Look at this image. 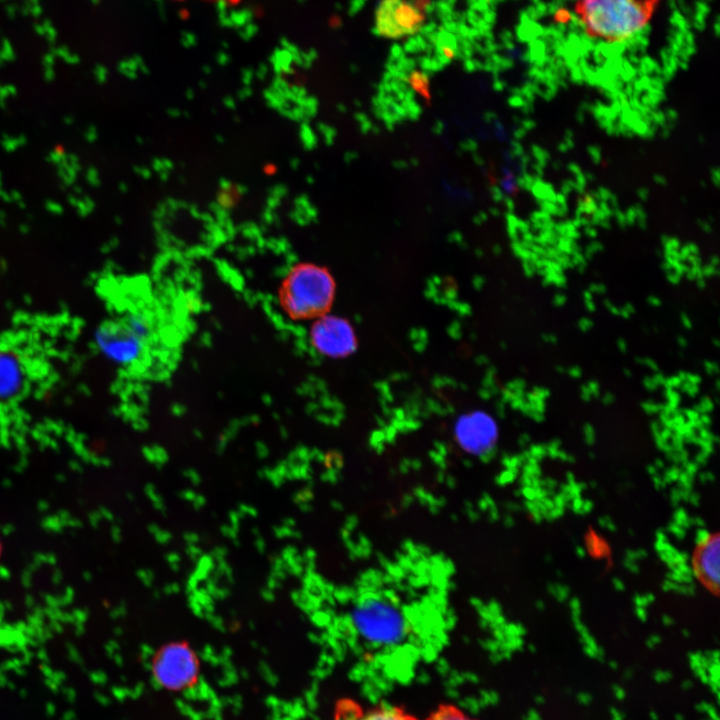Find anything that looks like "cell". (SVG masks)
Returning a JSON list of instances; mask_svg holds the SVG:
<instances>
[{"label":"cell","mask_w":720,"mask_h":720,"mask_svg":"<svg viewBox=\"0 0 720 720\" xmlns=\"http://www.w3.org/2000/svg\"><path fill=\"white\" fill-rule=\"evenodd\" d=\"M238 512H239L241 515H243V514L249 515V516H256V515H257V510H256L253 506L248 505V504H240V505H239Z\"/></svg>","instance_id":"obj_22"},{"label":"cell","mask_w":720,"mask_h":720,"mask_svg":"<svg viewBox=\"0 0 720 720\" xmlns=\"http://www.w3.org/2000/svg\"><path fill=\"white\" fill-rule=\"evenodd\" d=\"M26 381V367L23 358L11 347L0 345V400L18 395Z\"/></svg>","instance_id":"obj_9"},{"label":"cell","mask_w":720,"mask_h":720,"mask_svg":"<svg viewBox=\"0 0 720 720\" xmlns=\"http://www.w3.org/2000/svg\"><path fill=\"white\" fill-rule=\"evenodd\" d=\"M649 716L651 720H659V717L655 711H650Z\"/></svg>","instance_id":"obj_46"},{"label":"cell","mask_w":720,"mask_h":720,"mask_svg":"<svg viewBox=\"0 0 720 720\" xmlns=\"http://www.w3.org/2000/svg\"><path fill=\"white\" fill-rule=\"evenodd\" d=\"M692 686H693V683H692L691 680H684V681L681 683V687H682V689H684V690H688V689L692 688Z\"/></svg>","instance_id":"obj_42"},{"label":"cell","mask_w":720,"mask_h":720,"mask_svg":"<svg viewBox=\"0 0 720 720\" xmlns=\"http://www.w3.org/2000/svg\"><path fill=\"white\" fill-rule=\"evenodd\" d=\"M413 88L421 94V96H428V86L426 82H424L423 78L419 77L418 75H415L414 78L411 80Z\"/></svg>","instance_id":"obj_16"},{"label":"cell","mask_w":720,"mask_h":720,"mask_svg":"<svg viewBox=\"0 0 720 720\" xmlns=\"http://www.w3.org/2000/svg\"><path fill=\"white\" fill-rule=\"evenodd\" d=\"M612 690H613L614 695H615V697H616L617 699L623 700V699L625 698L626 693H625V691H624V689H623L622 687H620V686H618V685H613Z\"/></svg>","instance_id":"obj_33"},{"label":"cell","mask_w":720,"mask_h":720,"mask_svg":"<svg viewBox=\"0 0 720 720\" xmlns=\"http://www.w3.org/2000/svg\"><path fill=\"white\" fill-rule=\"evenodd\" d=\"M237 531L238 530L231 525H224L221 528V532L223 533V535L232 540H235L237 538Z\"/></svg>","instance_id":"obj_23"},{"label":"cell","mask_w":720,"mask_h":720,"mask_svg":"<svg viewBox=\"0 0 720 720\" xmlns=\"http://www.w3.org/2000/svg\"><path fill=\"white\" fill-rule=\"evenodd\" d=\"M279 580H277L275 577L270 576V578L267 581V588L274 590L276 587H278Z\"/></svg>","instance_id":"obj_37"},{"label":"cell","mask_w":720,"mask_h":720,"mask_svg":"<svg viewBox=\"0 0 720 720\" xmlns=\"http://www.w3.org/2000/svg\"><path fill=\"white\" fill-rule=\"evenodd\" d=\"M183 538L188 544H196L199 541V536L194 532L184 533Z\"/></svg>","instance_id":"obj_30"},{"label":"cell","mask_w":720,"mask_h":720,"mask_svg":"<svg viewBox=\"0 0 720 720\" xmlns=\"http://www.w3.org/2000/svg\"><path fill=\"white\" fill-rule=\"evenodd\" d=\"M706 713H708V715L710 716L711 720H719L718 715H717V711H716V709L714 708L713 705L709 708V710H708Z\"/></svg>","instance_id":"obj_40"},{"label":"cell","mask_w":720,"mask_h":720,"mask_svg":"<svg viewBox=\"0 0 720 720\" xmlns=\"http://www.w3.org/2000/svg\"><path fill=\"white\" fill-rule=\"evenodd\" d=\"M424 17V5L420 0H382L376 13V25L382 35L399 38L416 32Z\"/></svg>","instance_id":"obj_7"},{"label":"cell","mask_w":720,"mask_h":720,"mask_svg":"<svg viewBox=\"0 0 720 720\" xmlns=\"http://www.w3.org/2000/svg\"><path fill=\"white\" fill-rule=\"evenodd\" d=\"M261 594H262V597H263L266 601H273V600H274L273 590H271V589H269V588H266V589L262 590V593H261Z\"/></svg>","instance_id":"obj_35"},{"label":"cell","mask_w":720,"mask_h":720,"mask_svg":"<svg viewBox=\"0 0 720 720\" xmlns=\"http://www.w3.org/2000/svg\"><path fill=\"white\" fill-rule=\"evenodd\" d=\"M182 1H184V0H182ZM204 1L223 3V4H227V5H235V4L239 3L241 0H204Z\"/></svg>","instance_id":"obj_38"},{"label":"cell","mask_w":720,"mask_h":720,"mask_svg":"<svg viewBox=\"0 0 720 720\" xmlns=\"http://www.w3.org/2000/svg\"><path fill=\"white\" fill-rule=\"evenodd\" d=\"M610 666H611L612 668H614V669L617 668V665H616L614 662H611V663H610Z\"/></svg>","instance_id":"obj_49"},{"label":"cell","mask_w":720,"mask_h":720,"mask_svg":"<svg viewBox=\"0 0 720 720\" xmlns=\"http://www.w3.org/2000/svg\"><path fill=\"white\" fill-rule=\"evenodd\" d=\"M718 538L707 536L699 544L695 555V568L697 575L705 584L716 586L718 584V558H719Z\"/></svg>","instance_id":"obj_10"},{"label":"cell","mask_w":720,"mask_h":720,"mask_svg":"<svg viewBox=\"0 0 720 720\" xmlns=\"http://www.w3.org/2000/svg\"><path fill=\"white\" fill-rule=\"evenodd\" d=\"M357 720H418L414 715L395 705L375 706L363 713Z\"/></svg>","instance_id":"obj_11"},{"label":"cell","mask_w":720,"mask_h":720,"mask_svg":"<svg viewBox=\"0 0 720 720\" xmlns=\"http://www.w3.org/2000/svg\"><path fill=\"white\" fill-rule=\"evenodd\" d=\"M186 553L192 559H196L201 556V550L196 544H188L186 547Z\"/></svg>","instance_id":"obj_20"},{"label":"cell","mask_w":720,"mask_h":720,"mask_svg":"<svg viewBox=\"0 0 720 720\" xmlns=\"http://www.w3.org/2000/svg\"><path fill=\"white\" fill-rule=\"evenodd\" d=\"M653 677L656 682L662 683L669 681L672 678V674L670 672L655 671Z\"/></svg>","instance_id":"obj_24"},{"label":"cell","mask_w":720,"mask_h":720,"mask_svg":"<svg viewBox=\"0 0 720 720\" xmlns=\"http://www.w3.org/2000/svg\"><path fill=\"white\" fill-rule=\"evenodd\" d=\"M165 594H176L180 591V586L177 583H170L164 586L163 589Z\"/></svg>","instance_id":"obj_28"},{"label":"cell","mask_w":720,"mask_h":720,"mask_svg":"<svg viewBox=\"0 0 720 720\" xmlns=\"http://www.w3.org/2000/svg\"><path fill=\"white\" fill-rule=\"evenodd\" d=\"M198 582V578L192 573L187 580L186 589L188 593H192L194 590L197 589Z\"/></svg>","instance_id":"obj_27"},{"label":"cell","mask_w":720,"mask_h":720,"mask_svg":"<svg viewBox=\"0 0 720 720\" xmlns=\"http://www.w3.org/2000/svg\"><path fill=\"white\" fill-rule=\"evenodd\" d=\"M241 514L238 511H231L229 513L230 525L238 530L240 524Z\"/></svg>","instance_id":"obj_26"},{"label":"cell","mask_w":720,"mask_h":720,"mask_svg":"<svg viewBox=\"0 0 720 720\" xmlns=\"http://www.w3.org/2000/svg\"><path fill=\"white\" fill-rule=\"evenodd\" d=\"M1 553H2V545H1V542H0V557H1Z\"/></svg>","instance_id":"obj_50"},{"label":"cell","mask_w":720,"mask_h":720,"mask_svg":"<svg viewBox=\"0 0 720 720\" xmlns=\"http://www.w3.org/2000/svg\"><path fill=\"white\" fill-rule=\"evenodd\" d=\"M139 577L142 582L147 586H150L154 580L153 573L150 570H141L139 572Z\"/></svg>","instance_id":"obj_21"},{"label":"cell","mask_w":720,"mask_h":720,"mask_svg":"<svg viewBox=\"0 0 720 720\" xmlns=\"http://www.w3.org/2000/svg\"><path fill=\"white\" fill-rule=\"evenodd\" d=\"M357 630L372 642L386 643L397 640L403 632L399 611L380 599H367L352 613Z\"/></svg>","instance_id":"obj_5"},{"label":"cell","mask_w":720,"mask_h":720,"mask_svg":"<svg viewBox=\"0 0 720 720\" xmlns=\"http://www.w3.org/2000/svg\"><path fill=\"white\" fill-rule=\"evenodd\" d=\"M455 434L463 449L473 454H482L495 444L497 426L489 415L475 411L458 419Z\"/></svg>","instance_id":"obj_8"},{"label":"cell","mask_w":720,"mask_h":720,"mask_svg":"<svg viewBox=\"0 0 720 720\" xmlns=\"http://www.w3.org/2000/svg\"><path fill=\"white\" fill-rule=\"evenodd\" d=\"M612 720H623V719H619V718H612Z\"/></svg>","instance_id":"obj_51"},{"label":"cell","mask_w":720,"mask_h":720,"mask_svg":"<svg viewBox=\"0 0 720 720\" xmlns=\"http://www.w3.org/2000/svg\"><path fill=\"white\" fill-rule=\"evenodd\" d=\"M675 720H684V716L678 713L675 715Z\"/></svg>","instance_id":"obj_47"},{"label":"cell","mask_w":720,"mask_h":720,"mask_svg":"<svg viewBox=\"0 0 720 720\" xmlns=\"http://www.w3.org/2000/svg\"><path fill=\"white\" fill-rule=\"evenodd\" d=\"M577 700L583 705H589L592 701V696L586 692H580L577 694Z\"/></svg>","instance_id":"obj_29"},{"label":"cell","mask_w":720,"mask_h":720,"mask_svg":"<svg viewBox=\"0 0 720 720\" xmlns=\"http://www.w3.org/2000/svg\"><path fill=\"white\" fill-rule=\"evenodd\" d=\"M149 531H150L151 534L154 536L155 540H156L158 543L163 544V545H164V544H167V543L171 540V538H172L170 532L161 529V528H160L159 526H157L156 524L150 525V526H149Z\"/></svg>","instance_id":"obj_15"},{"label":"cell","mask_w":720,"mask_h":720,"mask_svg":"<svg viewBox=\"0 0 720 720\" xmlns=\"http://www.w3.org/2000/svg\"><path fill=\"white\" fill-rule=\"evenodd\" d=\"M610 712H611L612 718H619V719H623V720H624L625 714H623V713L620 712L619 710H617V709H615V708L612 707V708L610 709Z\"/></svg>","instance_id":"obj_39"},{"label":"cell","mask_w":720,"mask_h":720,"mask_svg":"<svg viewBox=\"0 0 720 720\" xmlns=\"http://www.w3.org/2000/svg\"><path fill=\"white\" fill-rule=\"evenodd\" d=\"M166 561L169 563V565L172 567L173 570H177L178 564L180 562V556L178 553L169 552L166 555Z\"/></svg>","instance_id":"obj_18"},{"label":"cell","mask_w":720,"mask_h":720,"mask_svg":"<svg viewBox=\"0 0 720 720\" xmlns=\"http://www.w3.org/2000/svg\"><path fill=\"white\" fill-rule=\"evenodd\" d=\"M226 554H227V550L225 548L216 547L213 549L211 557L216 561H220V560H224V557L226 556Z\"/></svg>","instance_id":"obj_25"},{"label":"cell","mask_w":720,"mask_h":720,"mask_svg":"<svg viewBox=\"0 0 720 720\" xmlns=\"http://www.w3.org/2000/svg\"><path fill=\"white\" fill-rule=\"evenodd\" d=\"M535 700H536V702H537L538 704H543V703L545 702L544 696H541V695H537V696L535 697Z\"/></svg>","instance_id":"obj_45"},{"label":"cell","mask_w":720,"mask_h":720,"mask_svg":"<svg viewBox=\"0 0 720 720\" xmlns=\"http://www.w3.org/2000/svg\"><path fill=\"white\" fill-rule=\"evenodd\" d=\"M265 546H266V545H265V541L263 540V538L260 537V535H257V536H256V539H255V547H256V549H257L260 553H263L264 550H265Z\"/></svg>","instance_id":"obj_34"},{"label":"cell","mask_w":720,"mask_h":720,"mask_svg":"<svg viewBox=\"0 0 720 720\" xmlns=\"http://www.w3.org/2000/svg\"><path fill=\"white\" fill-rule=\"evenodd\" d=\"M214 561L215 560L211 557V555H201L198 558L197 566L193 574L199 581L205 579L213 570L215 567Z\"/></svg>","instance_id":"obj_13"},{"label":"cell","mask_w":720,"mask_h":720,"mask_svg":"<svg viewBox=\"0 0 720 720\" xmlns=\"http://www.w3.org/2000/svg\"><path fill=\"white\" fill-rule=\"evenodd\" d=\"M294 524H295V523H294L293 519H290V518H289V519H285L284 522H283V525H285V526H287V527H290V528H291Z\"/></svg>","instance_id":"obj_44"},{"label":"cell","mask_w":720,"mask_h":720,"mask_svg":"<svg viewBox=\"0 0 720 720\" xmlns=\"http://www.w3.org/2000/svg\"><path fill=\"white\" fill-rule=\"evenodd\" d=\"M189 607L196 616H204V609L191 596L189 597Z\"/></svg>","instance_id":"obj_19"},{"label":"cell","mask_w":720,"mask_h":720,"mask_svg":"<svg viewBox=\"0 0 720 720\" xmlns=\"http://www.w3.org/2000/svg\"><path fill=\"white\" fill-rule=\"evenodd\" d=\"M310 341L315 350L332 358H342L355 350L356 337L349 322L323 314L313 323Z\"/></svg>","instance_id":"obj_6"},{"label":"cell","mask_w":720,"mask_h":720,"mask_svg":"<svg viewBox=\"0 0 720 720\" xmlns=\"http://www.w3.org/2000/svg\"><path fill=\"white\" fill-rule=\"evenodd\" d=\"M151 671L161 687L170 691H182L197 683L199 661L186 643L172 642L153 655Z\"/></svg>","instance_id":"obj_3"},{"label":"cell","mask_w":720,"mask_h":720,"mask_svg":"<svg viewBox=\"0 0 720 720\" xmlns=\"http://www.w3.org/2000/svg\"><path fill=\"white\" fill-rule=\"evenodd\" d=\"M335 283L329 271L317 264L299 263L290 268L278 290L283 312L293 320L318 318L332 304Z\"/></svg>","instance_id":"obj_2"},{"label":"cell","mask_w":720,"mask_h":720,"mask_svg":"<svg viewBox=\"0 0 720 720\" xmlns=\"http://www.w3.org/2000/svg\"><path fill=\"white\" fill-rule=\"evenodd\" d=\"M145 492L149 499L152 501L155 509L161 513H164L166 510L165 504L161 495L157 492L156 488L153 485H147L145 488Z\"/></svg>","instance_id":"obj_14"},{"label":"cell","mask_w":720,"mask_h":720,"mask_svg":"<svg viewBox=\"0 0 720 720\" xmlns=\"http://www.w3.org/2000/svg\"><path fill=\"white\" fill-rule=\"evenodd\" d=\"M147 326L134 317H123L106 322L98 331L101 349L120 364H132L143 353L147 343Z\"/></svg>","instance_id":"obj_4"},{"label":"cell","mask_w":720,"mask_h":720,"mask_svg":"<svg viewBox=\"0 0 720 720\" xmlns=\"http://www.w3.org/2000/svg\"><path fill=\"white\" fill-rule=\"evenodd\" d=\"M187 477L189 478V480H190L193 484H198V483L200 482V479H199L198 475L195 474V473L189 472V473L187 474Z\"/></svg>","instance_id":"obj_41"},{"label":"cell","mask_w":720,"mask_h":720,"mask_svg":"<svg viewBox=\"0 0 720 720\" xmlns=\"http://www.w3.org/2000/svg\"><path fill=\"white\" fill-rule=\"evenodd\" d=\"M712 705L707 702H701L695 706L698 712H707Z\"/></svg>","instance_id":"obj_36"},{"label":"cell","mask_w":720,"mask_h":720,"mask_svg":"<svg viewBox=\"0 0 720 720\" xmlns=\"http://www.w3.org/2000/svg\"><path fill=\"white\" fill-rule=\"evenodd\" d=\"M529 720H541V717L535 710H530L529 712Z\"/></svg>","instance_id":"obj_43"},{"label":"cell","mask_w":720,"mask_h":720,"mask_svg":"<svg viewBox=\"0 0 720 720\" xmlns=\"http://www.w3.org/2000/svg\"><path fill=\"white\" fill-rule=\"evenodd\" d=\"M205 503H206L205 497L202 496V495H198V494L196 495V497H195L194 500L192 501V505H193V507H194L195 509H200V508H202V507L205 505Z\"/></svg>","instance_id":"obj_32"},{"label":"cell","mask_w":720,"mask_h":720,"mask_svg":"<svg viewBox=\"0 0 720 720\" xmlns=\"http://www.w3.org/2000/svg\"><path fill=\"white\" fill-rule=\"evenodd\" d=\"M196 495L197 494L193 490L188 489L180 492V497L189 502H192Z\"/></svg>","instance_id":"obj_31"},{"label":"cell","mask_w":720,"mask_h":720,"mask_svg":"<svg viewBox=\"0 0 720 720\" xmlns=\"http://www.w3.org/2000/svg\"><path fill=\"white\" fill-rule=\"evenodd\" d=\"M661 0H576L574 12L584 33L608 44L625 43L650 23Z\"/></svg>","instance_id":"obj_1"},{"label":"cell","mask_w":720,"mask_h":720,"mask_svg":"<svg viewBox=\"0 0 720 720\" xmlns=\"http://www.w3.org/2000/svg\"><path fill=\"white\" fill-rule=\"evenodd\" d=\"M631 676H632V673H631L630 670H628V671H627V675L625 676V678L629 679Z\"/></svg>","instance_id":"obj_48"},{"label":"cell","mask_w":720,"mask_h":720,"mask_svg":"<svg viewBox=\"0 0 720 720\" xmlns=\"http://www.w3.org/2000/svg\"><path fill=\"white\" fill-rule=\"evenodd\" d=\"M426 720H476L466 714L458 706L451 703L439 704Z\"/></svg>","instance_id":"obj_12"},{"label":"cell","mask_w":720,"mask_h":720,"mask_svg":"<svg viewBox=\"0 0 720 720\" xmlns=\"http://www.w3.org/2000/svg\"><path fill=\"white\" fill-rule=\"evenodd\" d=\"M273 531L278 538L290 537L293 534V530L285 525L277 526L273 529Z\"/></svg>","instance_id":"obj_17"}]
</instances>
